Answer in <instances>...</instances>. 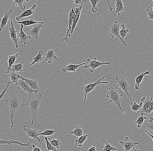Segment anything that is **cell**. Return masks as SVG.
Segmentation results:
<instances>
[{
    "instance_id": "cell-1",
    "label": "cell",
    "mask_w": 153,
    "mask_h": 151,
    "mask_svg": "<svg viewBox=\"0 0 153 151\" xmlns=\"http://www.w3.org/2000/svg\"><path fill=\"white\" fill-rule=\"evenodd\" d=\"M10 93L9 97L4 101L5 107L6 110H9L10 112V126L9 129H12L14 127V114L17 110H19L22 106L21 101L22 97L21 95L15 92L13 87H9Z\"/></svg>"
},
{
    "instance_id": "cell-2",
    "label": "cell",
    "mask_w": 153,
    "mask_h": 151,
    "mask_svg": "<svg viewBox=\"0 0 153 151\" xmlns=\"http://www.w3.org/2000/svg\"><path fill=\"white\" fill-rule=\"evenodd\" d=\"M29 98L27 101L26 104H22V106H26L28 108V114L31 113L32 116L31 123L30 127L33 123H37V114L38 113V107L41 104V101L42 99V96L40 92L38 93H33L31 95H29Z\"/></svg>"
},
{
    "instance_id": "cell-3",
    "label": "cell",
    "mask_w": 153,
    "mask_h": 151,
    "mask_svg": "<svg viewBox=\"0 0 153 151\" xmlns=\"http://www.w3.org/2000/svg\"><path fill=\"white\" fill-rule=\"evenodd\" d=\"M123 95V93L122 91L116 90L112 85L110 86L108 91L106 94L107 98L108 99L109 101L116 105L119 109L123 112V114H125L126 113L123 110L120 104V100Z\"/></svg>"
},
{
    "instance_id": "cell-4",
    "label": "cell",
    "mask_w": 153,
    "mask_h": 151,
    "mask_svg": "<svg viewBox=\"0 0 153 151\" xmlns=\"http://www.w3.org/2000/svg\"><path fill=\"white\" fill-rule=\"evenodd\" d=\"M140 113H143L146 117L153 112V98H150L149 95L144 96L141 99L140 103Z\"/></svg>"
},
{
    "instance_id": "cell-5",
    "label": "cell",
    "mask_w": 153,
    "mask_h": 151,
    "mask_svg": "<svg viewBox=\"0 0 153 151\" xmlns=\"http://www.w3.org/2000/svg\"><path fill=\"white\" fill-rule=\"evenodd\" d=\"M132 81L128 80V79L126 78L124 76L117 75L115 77L116 86L120 90H123L127 94L130 99V101H131L130 104L133 103V101H132L131 98H130L128 92L131 90V86H130V83H131V82Z\"/></svg>"
},
{
    "instance_id": "cell-6",
    "label": "cell",
    "mask_w": 153,
    "mask_h": 151,
    "mask_svg": "<svg viewBox=\"0 0 153 151\" xmlns=\"http://www.w3.org/2000/svg\"><path fill=\"white\" fill-rule=\"evenodd\" d=\"M108 31L112 38L114 37H117L119 39L120 41L124 45V47H127V43L124 39H122L120 35L119 31L120 30L119 24L117 21H115L114 23L112 24L108 29Z\"/></svg>"
},
{
    "instance_id": "cell-7",
    "label": "cell",
    "mask_w": 153,
    "mask_h": 151,
    "mask_svg": "<svg viewBox=\"0 0 153 151\" xmlns=\"http://www.w3.org/2000/svg\"><path fill=\"white\" fill-rule=\"evenodd\" d=\"M106 77V76H103L102 78L100 79L97 80L95 82L93 83H90V84H87V85L84 86L81 88V89L83 90L84 93H85V97H84V102L86 101L87 99V95L91 91L94 90L95 89L96 86L100 84H105L108 85L109 84V82L108 81L101 82V80L105 79Z\"/></svg>"
},
{
    "instance_id": "cell-8",
    "label": "cell",
    "mask_w": 153,
    "mask_h": 151,
    "mask_svg": "<svg viewBox=\"0 0 153 151\" xmlns=\"http://www.w3.org/2000/svg\"><path fill=\"white\" fill-rule=\"evenodd\" d=\"M23 131L26 133V137H30L33 139V142H38L40 144H42L43 140L39 138V134L42 131H38V128H31L30 127H27L24 125L23 126Z\"/></svg>"
},
{
    "instance_id": "cell-9",
    "label": "cell",
    "mask_w": 153,
    "mask_h": 151,
    "mask_svg": "<svg viewBox=\"0 0 153 151\" xmlns=\"http://www.w3.org/2000/svg\"><path fill=\"white\" fill-rule=\"evenodd\" d=\"M87 61L88 62L89 64L88 65H84V68L85 69L91 68L90 72L92 74L94 72V70L96 69L98 67H100L102 65H108L109 66H111V62H100L97 61V58L96 57L94 58L93 59H87Z\"/></svg>"
},
{
    "instance_id": "cell-10",
    "label": "cell",
    "mask_w": 153,
    "mask_h": 151,
    "mask_svg": "<svg viewBox=\"0 0 153 151\" xmlns=\"http://www.w3.org/2000/svg\"><path fill=\"white\" fill-rule=\"evenodd\" d=\"M83 4L81 5L78 8H74V11L75 13V16L74 19L73 21L71 29L70 32L69 34L68 37V40L69 41L71 37L72 36L73 34V32L74 31V29L76 28V25L79 21V19H80V15H81V9L82 8Z\"/></svg>"
},
{
    "instance_id": "cell-11",
    "label": "cell",
    "mask_w": 153,
    "mask_h": 151,
    "mask_svg": "<svg viewBox=\"0 0 153 151\" xmlns=\"http://www.w3.org/2000/svg\"><path fill=\"white\" fill-rule=\"evenodd\" d=\"M74 5H73L72 9L69 11V24L68 27V28L67 29L66 36L64 38H62L61 39L62 42H63L65 41H66L67 44H68L69 41L68 40V37L70 32L71 29L73 21L75 16V13L74 11Z\"/></svg>"
},
{
    "instance_id": "cell-12",
    "label": "cell",
    "mask_w": 153,
    "mask_h": 151,
    "mask_svg": "<svg viewBox=\"0 0 153 151\" xmlns=\"http://www.w3.org/2000/svg\"><path fill=\"white\" fill-rule=\"evenodd\" d=\"M21 139H20V141H15L14 139L12 140H4V139H0V146H1L3 145H11L12 144H17V145H20L22 147H32V146L30 145V143L31 142H33V139H32L30 140L27 143H25V142H21Z\"/></svg>"
},
{
    "instance_id": "cell-13",
    "label": "cell",
    "mask_w": 153,
    "mask_h": 151,
    "mask_svg": "<svg viewBox=\"0 0 153 151\" xmlns=\"http://www.w3.org/2000/svg\"><path fill=\"white\" fill-rule=\"evenodd\" d=\"M44 24L43 22L41 23H36L33 25V28L28 31V35L30 36L31 38L34 39H38L39 36V33L41 29L42 28Z\"/></svg>"
},
{
    "instance_id": "cell-14",
    "label": "cell",
    "mask_w": 153,
    "mask_h": 151,
    "mask_svg": "<svg viewBox=\"0 0 153 151\" xmlns=\"http://www.w3.org/2000/svg\"><path fill=\"white\" fill-rule=\"evenodd\" d=\"M119 142L124 147V151H130L134 147L139 144V142H136L130 140L128 136L125 137L124 141H120Z\"/></svg>"
},
{
    "instance_id": "cell-15",
    "label": "cell",
    "mask_w": 153,
    "mask_h": 151,
    "mask_svg": "<svg viewBox=\"0 0 153 151\" xmlns=\"http://www.w3.org/2000/svg\"><path fill=\"white\" fill-rule=\"evenodd\" d=\"M9 33L7 34L10 35V38L15 45V48L17 49L19 47V44H18V38L17 35V30L15 29L12 21L10 22V26L9 28Z\"/></svg>"
},
{
    "instance_id": "cell-16",
    "label": "cell",
    "mask_w": 153,
    "mask_h": 151,
    "mask_svg": "<svg viewBox=\"0 0 153 151\" xmlns=\"http://www.w3.org/2000/svg\"><path fill=\"white\" fill-rule=\"evenodd\" d=\"M21 27L20 28V32L18 34V37L20 39V42L21 43H22L24 45H26L29 44L31 37L29 35H27L23 31V25H21Z\"/></svg>"
},
{
    "instance_id": "cell-17",
    "label": "cell",
    "mask_w": 153,
    "mask_h": 151,
    "mask_svg": "<svg viewBox=\"0 0 153 151\" xmlns=\"http://www.w3.org/2000/svg\"><path fill=\"white\" fill-rule=\"evenodd\" d=\"M12 12H13V10L11 9H9V10L5 12L4 15L0 24V32H1V31L4 29L7 24H8V20L10 18Z\"/></svg>"
},
{
    "instance_id": "cell-18",
    "label": "cell",
    "mask_w": 153,
    "mask_h": 151,
    "mask_svg": "<svg viewBox=\"0 0 153 151\" xmlns=\"http://www.w3.org/2000/svg\"><path fill=\"white\" fill-rule=\"evenodd\" d=\"M19 86H21L23 90L25 92H26L29 95H31L33 93H38L39 92L36 91V90H33L31 89L25 81L21 79H19Z\"/></svg>"
},
{
    "instance_id": "cell-19",
    "label": "cell",
    "mask_w": 153,
    "mask_h": 151,
    "mask_svg": "<svg viewBox=\"0 0 153 151\" xmlns=\"http://www.w3.org/2000/svg\"><path fill=\"white\" fill-rule=\"evenodd\" d=\"M36 6H37L36 4L33 5L32 7L28 9L27 10L23 12L22 14L19 15V16H17L16 18H15L16 21L19 22L21 19H22V18H27V17H28L30 15H32V14H34V9L36 8Z\"/></svg>"
},
{
    "instance_id": "cell-20",
    "label": "cell",
    "mask_w": 153,
    "mask_h": 151,
    "mask_svg": "<svg viewBox=\"0 0 153 151\" xmlns=\"http://www.w3.org/2000/svg\"><path fill=\"white\" fill-rule=\"evenodd\" d=\"M19 78L25 81L31 89L39 92L40 89H39V86H38V82L37 81L32 80L30 79L26 78L20 75V74L19 75Z\"/></svg>"
},
{
    "instance_id": "cell-21",
    "label": "cell",
    "mask_w": 153,
    "mask_h": 151,
    "mask_svg": "<svg viewBox=\"0 0 153 151\" xmlns=\"http://www.w3.org/2000/svg\"><path fill=\"white\" fill-rule=\"evenodd\" d=\"M55 50H49L47 53L45 54V61L47 62L48 63L51 64L53 60L57 59L59 56H57L54 53Z\"/></svg>"
},
{
    "instance_id": "cell-22",
    "label": "cell",
    "mask_w": 153,
    "mask_h": 151,
    "mask_svg": "<svg viewBox=\"0 0 153 151\" xmlns=\"http://www.w3.org/2000/svg\"><path fill=\"white\" fill-rule=\"evenodd\" d=\"M150 74V71H146V72L141 73L139 75L137 76V77L136 78L135 80V83L134 84V88L135 90H139L140 88V83H141L142 81H143L144 76Z\"/></svg>"
},
{
    "instance_id": "cell-23",
    "label": "cell",
    "mask_w": 153,
    "mask_h": 151,
    "mask_svg": "<svg viewBox=\"0 0 153 151\" xmlns=\"http://www.w3.org/2000/svg\"><path fill=\"white\" fill-rule=\"evenodd\" d=\"M85 62H83V63L78 64V65H75V64H73L72 63H69L65 67H64V68H62V70L63 72H66L67 71L70 72H75L76 69L78 67L83 66V65H85Z\"/></svg>"
},
{
    "instance_id": "cell-24",
    "label": "cell",
    "mask_w": 153,
    "mask_h": 151,
    "mask_svg": "<svg viewBox=\"0 0 153 151\" xmlns=\"http://www.w3.org/2000/svg\"><path fill=\"white\" fill-rule=\"evenodd\" d=\"M115 11L113 17H115L117 14H118V16H120L121 15L120 14V12L124 10V3L122 2V0H115Z\"/></svg>"
},
{
    "instance_id": "cell-25",
    "label": "cell",
    "mask_w": 153,
    "mask_h": 151,
    "mask_svg": "<svg viewBox=\"0 0 153 151\" xmlns=\"http://www.w3.org/2000/svg\"><path fill=\"white\" fill-rule=\"evenodd\" d=\"M76 138L80 137L84 134V131L81 126L76 125L74 127V130L70 132Z\"/></svg>"
},
{
    "instance_id": "cell-26",
    "label": "cell",
    "mask_w": 153,
    "mask_h": 151,
    "mask_svg": "<svg viewBox=\"0 0 153 151\" xmlns=\"http://www.w3.org/2000/svg\"><path fill=\"white\" fill-rule=\"evenodd\" d=\"M8 74L10 78V81L9 82L10 83H15V85L19 86V74L15 72L10 71Z\"/></svg>"
},
{
    "instance_id": "cell-27",
    "label": "cell",
    "mask_w": 153,
    "mask_h": 151,
    "mask_svg": "<svg viewBox=\"0 0 153 151\" xmlns=\"http://www.w3.org/2000/svg\"><path fill=\"white\" fill-rule=\"evenodd\" d=\"M19 53H18L15 54V55H10L8 56V67L6 70V72L7 74H8V73H9L10 68H11V66H13V64L16 61V59L19 56Z\"/></svg>"
},
{
    "instance_id": "cell-28",
    "label": "cell",
    "mask_w": 153,
    "mask_h": 151,
    "mask_svg": "<svg viewBox=\"0 0 153 151\" xmlns=\"http://www.w3.org/2000/svg\"><path fill=\"white\" fill-rule=\"evenodd\" d=\"M45 55L44 52L42 50L39 51L38 55L35 57L33 58V61L30 64V66H32L33 64H36V63H38L42 61L44 58H45Z\"/></svg>"
},
{
    "instance_id": "cell-29",
    "label": "cell",
    "mask_w": 153,
    "mask_h": 151,
    "mask_svg": "<svg viewBox=\"0 0 153 151\" xmlns=\"http://www.w3.org/2000/svg\"><path fill=\"white\" fill-rule=\"evenodd\" d=\"M42 22H36L33 19H29V20H24L22 21H19L17 22L15 24H20L23 25L24 27H26L27 26H31L36 23H41Z\"/></svg>"
},
{
    "instance_id": "cell-30",
    "label": "cell",
    "mask_w": 153,
    "mask_h": 151,
    "mask_svg": "<svg viewBox=\"0 0 153 151\" xmlns=\"http://www.w3.org/2000/svg\"><path fill=\"white\" fill-rule=\"evenodd\" d=\"M88 136V134H84V135L80 136L79 138L76 139L75 142V145L76 146L80 147V148L82 147V145L87 139Z\"/></svg>"
},
{
    "instance_id": "cell-31",
    "label": "cell",
    "mask_w": 153,
    "mask_h": 151,
    "mask_svg": "<svg viewBox=\"0 0 153 151\" xmlns=\"http://www.w3.org/2000/svg\"><path fill=\"white\" fill-rule=\"evenodd\" d=\"M23 68V63L22 62L18 64L13 65L10 68V71L15 72H24Z\"/></svg>"
},
{
    "instance_id": "cell-32",
    "label": "cell",
    "mask_w": 153,
    "mask_h": 151,
    "mask_svg": "<svg viewBox=\"0 0 153 151\" xmlns=\"http://www.w3.org/2000/svg\"><path fill=\"white\" fill-rule=\"evenodd\" d=\"M147 117L145 116L143 113H140V116L138 117L136 121L134 122V123L137 124V127L140 128H141L142 125L144 122V120L147 119Z\"/></svg>"
},
{
    "instance_id": "cell-33",
    "label": "cell",
    "mask_w": 153,
    "mask_h": 151,
    "mask_svg": "<svg viewBox=\"0 0 153 151\" xmlns=\"http://www.w3.org/2000/svg\"><path fill=\"white\" fill-rule=\"evenodd\" d=\"M121 29L120 30L119 34L120 37L124 39L125 37L128 35L129 30L128 29L126 28L125 25L124 24L121 25Z\"/></svg>"
},
{
    "instance_id": "cell-34",
    "label": "cell",
    "mask_w": 153,
    "mask_h": 151,
    "mask_svg": "<svg viewBox=\"0 0 153 151\" xmlns=\"http://www.w3.org/2000/svg\"><path fill=\"white\" fill-rule=\"evenodd\" d=\"M29 0H13V5L19 7L23 10L25 9V6L23 5L25 2H29Z\"/></svg>"
},
{
    "instance_id": "cell-35",
    "label": "cell",
    "mask_w": 153,
    "mask_h": 151,
    "mask_svg": "<svg viewBox=\"0 0 153 151\" xmlns=\"http://www.w3.org/2000/svg\"><path fill=\"white\" fill-rule=\"evenodd\" d=\"M45 143L46 144V146L47 149L48 151H57V148L56 147L53 146L50 142H49V140L48 139V137L47 136H45Z\"/></svg>"
},
{
    "instance_id": "cell-36",
    "label": "cell",
    "mask_w": 153,
    "mask_h": 151,
    "mask_svg": "<svg viewBox=\"0 0 153 151\" xmlns=\"http://www.w3.org/2000/svg\"><path fill=\"white\" fill-rule=\"evenodd\" d=\"M105 146L102 150L99 151H116L117 149L115 147L111 146V145L107 142H105Z\"/></svg>"
},
{
    "instance_id": "cell-37",
    "label": "cell",
    "mask_w": 153,
    "mask_h": 151,
    "mask_svg": "<svg viewBox=\"0 0 153 151\" xmlns=\"http://www.w3.org/2000/svg\"><path fill=\"white\" fill-rule=\"evenodd\" d=\"M92 5L91 11L93 13H96L98 11V8L96 5L100 2V0H89Z\"/></svg>"
},
{
    "instance_id": "cell-38",
    "label": "cell",
    "mask_w": 153,
    "mask_h": 151,
    "mask_svg": "<svg viewBox=\"0 0 153 151\" xmlns=\"http://www.w3.org/2000/svg\"><path fill=\"white\" fill-rule=\"evenodd\" d=\"M57 131L56 130H45V131L43 132H41L39 133V135H43V136H52L54 133Z\"/></svg>"
},
{
    "instance_id": "cell-39",
    "label": "cell",
    "mask_w": 153,
    "mask_h": 151,
    "mask_svg": "<svg viewBox=\"0 0 153 151\" xmlns=\"http://www.w3.org/2000/svg\"><path fill=\"white\" fill-rule=\"evenodd\" d=\"M48 139L50 141V142L51 144L53 146L56 147L57 149H58L60 146L62 145L61 141L59 139H53L51 140L50 138L48 137Z\"/></svg>"
},
{
    "instance_id": "cell-40",
    "label": "cell",
    "mask_w": 153,
    "mask_h": 151,
    "mask_svg": "<svg viewBox=\"0 0 153 151\" xmlns=\"http://www.w3.org/2000/svg\"><path fill=\"white\" fill-rule=\"evenodd\" d=\"M147 14L148 16V19L150 20H153V11L152 10V5L149 6L146 10Z\"/></svg>"
},
{
    "instance_id": "cell-41",
    "label": "cell",
    "mask_w": 153,
    "mask_h": 151,
    "mask_svg": "<svg viewBox=\"0 0 153 151\" xmlns=\"http://www.w3.org/2000/svg\"><path fill=\"white\" fill-rule=\"evenodd\" d=\"M146 125V127L148 128L149 130L153 131V117L150 116L149 119V123H145Z\"/></svg>"
},
{
    "instance_id": "cell-42",
    "label": "cell",
    "mask_w": 153,
    "mask_h": 151,
    "mask_svg": "<svg viewBox=\"0 0 153 151\" xmlns=\"http://www.w3.org/2000/svg\"><path fill=\"white\" fill-rule=\"evenodd\" d=\"M130 104H131V109L134 112H137L140 109L139 105L137 104V103L135 102H133V103Z\"/></svg>"
},
{
    "instance_id": "cell-43",
    "label": "cell",
    "mask_w": 153,
    "mask_h": 151,
    "mask_svg": "<svg viewBox=\"0 0 153 151\" xmlns=\"http://www.w3.org/2000/svg\"><path fill=\"white\" fill-rule=\"evenodd\" d=\"M10 86V83L8 82H7V84L5 88H4V90H3L2 92H1V94H0V101L1 100L2 98L4 96H6V95L5 94L6 92L7 91L8 89H9Z\"/></svg>"
},
{
    "instance_id": "cell-44",
    "label": "cell",
    "mask_w": 153,
    "mask_h": 151,
    "mask_svg": "<svg viewBox=\"0 0 153 151\" xmlns=\"http://www.w3.org/2000/svg\"><path fill=\"white\" fill-rule=\"evenodd\" d=\"M86 2V0H72V2L73 3V5H76L83 4L85 2Z\"/></svg>"
},
{
    "instance_id": "cell-45",
    "label": "cell",
    "mask_w": 153,
    "mask_h": 151,
    "mask_svg": "<svg viewBox=\"0 0 153 151\" xmlns=\"http://www.w3.org/2000/svg\"><path fill=\"white\" fill-rule=\"evenodd\" d=\"M107 1V4L106 5V7L109 9L110 11H112L113 9V8L111 5V0H106Z\"/></svg>"
},
{
    "instance_id": "cell-46",
    "label": "cell",
    "mask_w": 153,
    "mask_h": 151,
    "mask_svg": "<svg viewBox=\"0 0 153 151\" xmlns=\"http://www.w3.org/2000/svg\"><path fill=\"white\" fill-rule=\"evenodd\" d=\"M32 151H43L41 149L39 146H36V144H33L32 145Z\"/></svg>"
},
{
    "instance_id": "cell-47",
    "label": "cell",
    "mask_w": 153,
    "mask_h": 151,
    "mask_svg": "<svg viewBox=\"0 0 153 151\" xmlns=\"http://www.w3.org/2000/svg\"><path fill=\"white\" fill-rule=\"evenodd\" d=\"M96 148L94 146H93L88 149L87 151H96Z\"/></svg>"
},
{
    "instance_id": "cell-48",
    "label": "cell",
    "mask_w": 153,
    "mask_h": 151,
    "mask_svg": "<svg viewBox=\"0 0 153 151\" xmlns=\"http://www.w3.org/2000/svg\"><path fill=\"white\" fill-rule=\"evenodd\" d=\"M144 131H145V133H146L147 134H148V135H149V136H150L151 137H152V141L153 142V135L152 134H151V133H150L149 132H148V131L147 130H144Z\"/></svg>"
},
{
    "instance_id": "cell-49",
    "label": "cell",
    "mask_w": 153,
    "mask_h": 151,
    "mask_svg": "<svg viewBox=\"0 0 153 151\" xmlns=\"http://www.w3.org/2000/svg\"><path fill=\"white\" fill-rule=\"evenodd\" d=\"M132 149H133V151H141L140 150L138 149H137V148H135V147H134Z\"/></svg>"
},
{
    "instance_id": "cell-50",
    "label": "cell",
    "mask_w": 153,
    "mask_h": 151,
    "mask_svg": "<svg viewBox=\"0 0 153 151\" xmlns=\"http://www.w3.org/2000/svg\"><path fill=\"white\" fill-rule=\"evenodd\" d=\"M153 2V0H152ZM152 10L153 11V5H152Z\"/></svg>"
}]
</instances>
